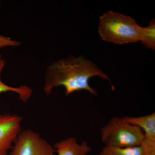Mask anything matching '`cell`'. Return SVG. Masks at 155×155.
Returning a JSON list of instances; mask_svg holds the SVG:
<instances>
[{"mask_svg":"<svg viewBox=\"0 0 155 155\" xmlns=\"http://www.w3.org/2000/svg\"><path fill=\"white\" fill-rule=\"evenodd\" d=\"M56 155H87L91 150V147L85 141L79 144L76 139L70 137L63 140L54 147Z\"/></svg>","mask_w":155,"mask_h":155,"instance_id":"obj_6","label":"cell"},{"mask_svg":"<svg viewBox=\"0 0 155 155\" xmlns=\"http://www.w3.org/2000/svg\"><path fill=\"white\" fill-rule=\"evenodd\" d=\"M21 44V42L12 40L11 38L0 35V49L9 47H18Z\"/></svg>","mask_w":155,"mask_h":155,"instance_id":"obj_12","label":"cell"},{"mask_svg":"<svg viewBox=\"0 0 155 155\" xmlns=\"http://www.w3.org/2000/svg\"><path fill=\"white\" fill-rule=\"evenodd\" d=\"M22 118L16 114H0V155H8L22 130Z\"/></svg>","mask_w":155,"mask_h":155,"instance_id":"obj_5","label":"cell"},{"mask_svg":"<svg viewBox=\"0 0 155 155\" xmlns=\"http://www.w3.org/2000/svg\"><path fill=\"white\" fill-rule=\"evenodd\" d=\"M102 141L107 146L130 147L138 146L145 138L140 127L125 122L122 118L114 116L101 130Z\"/></svg>","mask_w":155,"mask_h":155,"instance_id":"obj_3","label":"cell"},{"mask_svg":"<svg viewBox=\"0 0 155 155\" xmlns=\"http://www.w3.org/2000/svg\"><path fill=\"white\" fill-rule=\"evenodd\" d=\"M141 28L130 16L108 11L100 17L98 32L104 41L122 45L140 41Z\"/></svg>","mask_w":155,"mask_h":155,"instance_id":"obj_2","label":"cell"},{"mask_svg":"<svg viewBox=\"0 0 155 155\" xmlns=\"http://www.w3.org/2000/svg\"><path fill=\"white\" fill-rule=\"evenodd\" d=\"M140 146L143 150V155H155V141L145 138Z\"/></svg>","mask_w":155,"mask_h":155,"instance_id":"obj_11","label":"cell"},{"mask_svg":"<svg viewBox=\"0 0 155 155\" xmlns=\"http://www.w3.org/2000/svg\"><path fill=\"white\" fill-rule=\"evenodd\" d=\"M125 122L137 126L144 132L145 138L155 141V113L140 117L125 116L122 118Z\"/></svg>","mask_w":155,"mask_h":155,"instance_id":"obj_7","label":"cell"},{"mask_svg":"<svg viewBox=\"0 0 155 155\" xmlns=\"http://www.w3.org/2000/svg\"><path fill=\"white\" fill-rule=\"evenodd\" d=\"M94 76L107 80L112 89H114L110 78L97 65L82 55L78 57L69 55L55 61L47 67L44 91L47 95H49L54 87L63 86L67 96L81 90L87 91L91 94L98 96L96 91L89 84L90 78Z\"/></svg>","mask_w":155,"mask_h":155,"instance_id":"obj_1","label":"cell"},{"mask_svg":"<svg viewBox=\"0 0 155 155\" xmlns=\"http://www.w3.org/2000/svg\"><path fill=\"white\" fill-rule=\"evenodd\" d=\"M99 155H143V150L140 145L124 148L105 146Z\"/></svg>","mask_w":155,"mask_h":155,"instance_id":"obj_9","label":"cell"},{"mask_svg":"<svg viewBox=\"0 0 155 155\" xmlns=\"http://www.w3.org/2000/svg\"><path fill=\"white\" fill-rule=\"evenodd\" d=\"M54 147L37 132L22 130L8 155H56Z\"/></svg>","mask_w":155,"mask_h":155,"instance_id":"obj_4","label":"cell"},{"mask_svg":"<svg viewBox=\"0 0 155 155\" xmlns=\"http://www.w3.org/2000/svg\"><path fill=\"white\" fill-rule=\"evenodd\" d=\"M140 41L147 48L155 50V19H153L146 27H142Z\"/></svg>","mask_w":155,"mask_h":155,"instance_id":"obj_10","label":"cell"},{"mask_svg":"<svg viewBox=\"0 0 155 155\" xmlns=\"http://www.w3.org/2000/svg\"><path fill=\"white\" fill-rule=\"evenodd\" d=\"M5 65V61L2 59V56L0 54V94L13 92L19 95V99L23 102H27L32 96L33 90L26 85H22L18 87H13L4 83L2 80L1 75Z\"/></svg>","mask_w":155,"mask_h":155,"instance_id":"obj_8","label":"cell"},{"mask_svg":"<svg viewBox=\"0 0 155 155\" xmlns=\"http://www.w3.org/2000/svg\"><path fill=\"white\" fill-rule=\"evenodd\" d=\"M0 5H1V2H0Z\"/></svg>","mask_w":155,"mask_h":155,"instance_id":"obj_13","label":"cell"}]
</instances>
